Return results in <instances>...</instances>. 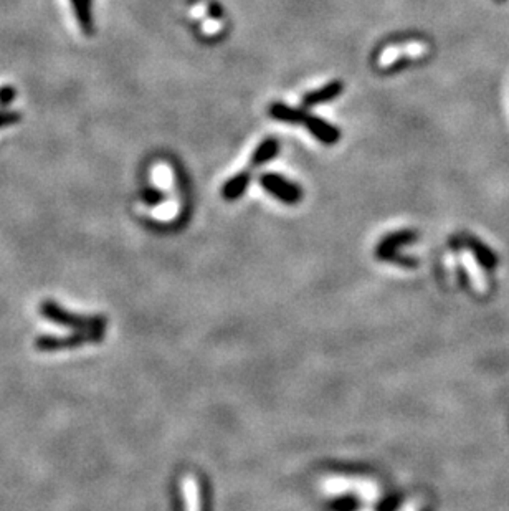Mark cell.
Here are the masks:
<instances>
[{"instance_id":"cell-1","label":"cell","mask_w":509,"mask_h":511,"mask_svg":"<svg viewBox=\"0 0 509 511\" xmlns=\"http://www.w3.org/2000/svg\"><path fill=\"white\" fill-rule=\"evenodd\" d=\"M40 310H42L45 318L55 321V323H58V324L70 326V328L81 329V331L91 334V336H95V338H98L100 331L103 329V320L83 318V316L72 315V313L65 311L63 308L58 306L53 301H43L42 306H40Z\"/></svg>"},{"instance_id":"cell-2","label":"cell","mask_w":509,"mask_h":511,"mask_svg":"<svg viewBox=\"0 0 509 511\" xmlns=\"http://www.w3.org/2000/svg\"><path fill=\"white\" fill-rule=\"evenodd\" d=\"M322 490L327 495H343L347 492H356L357 495L364 498L366 501H375L379 495L377 485L370 480L359 478H346V477H329L322 483Z\"/></svg>"},{"instance_id":"cell-3","label":"cell","mask_w":509,"mask_h":511,"mask_svg":"<svg viewBox=\"0 0 509 511\" xmlns=\"http://www.w3.org/2000/svg\"><path fill=\"white\" fill-rule=\"evenodd\" d=\"M260 184L265 191L272 194L273 197H276L278 201L285 202V204H298L303 197V191L298 184L291 182L286 178H283L280 174H263L260 178Z\"/></svg>"},{"instance_id":"cell-4","label":"cell","mask_w":509,"mask_h":511,"mask_svg":"<svg viewBox=\"0 0 509 511\" xmlns=\"http://www.w3.org/2000/svg\"><path fill=\"white\" fill-rule=\"evenodd\" d=\"M303 125L306 126L308 133L320 141L321 144H324V146H334V144L339 143L340 133L338 127L327 123L326 120H322V118L316 116V114L308 113Z\"/></svg>"},{"instance_id":"cell-5","label":"cell","mask_w":509,"mask_h":511,"mask_svg":"<svg viewBox=\"0 0 509 511\" xmlns=\"http://www.w3.org/2000/svg\"><path fill=\"white\" fill-rule=\"evenodd\" d=\"M343 91H344V83L340 80H334L326 83L324 86L318 88V90L309 91V93L303 96L301 103H303V107L306 108L320 107V104H326L329 103V101L336 100Z\"/></svg>"},{"instance_id":"cell-6","label":"cell","mask_w":509,"mask_h":511,"mask_svg":"<svg viewBox=\"0 0 509 511\" xmlns=\"http://www.w3.org/2000/svg\"><path fill=\"white\" fill-rule=\"evenodd\" d=\"M268 114L273 120L288 123V125H303L306 120L308 113L303 109L290 107V104L281 103V101H274L268 107Z\"/></svg>"},{"instance_id":"cell-7","label":"cell","mask_w":509,"mask_h":511,"mask_svg":"<svg viewBox=\"0 0 509 511\" xmlns=\"http://www.w3.org/2000/svg\"><path fill=\"white\" fill-rule=\"evenodd\" d=\"M85 339H95V336H91V334L88 333L73 334V336H65V338L42 336L37 339L35 346H37L40 351H53V349H61V347L77 346L79 343H85Z\"/></svg>"},{"instance_id":"cell-8","label":"cell","mask_w":509,"mask_h":511,"mask_svg":"<svg viewBox=\"0 0 509 511\" xmlns=\"http://www.w3.org/2000/svg\"><path fill=\"white\" fill-rule=\"evenodd\" d=\"M278 152H280V143H278L276 138L263 139L258 146H256L253 154H251L250 164L251 166L267 164L268 161H272L278 156Z\"/></svg>"},{"instance_id":"cell-9","label":"cell","mask_w":509,"mask_h":511,"mask_svg":"<svg viewBox=\"0 0 509 511\" xmlns=\"http://www.w3.org/2000/svg\"><path fill=\"white\" fill-rule=\"evenodd\" d=\"M251 175L249 171H243V173H238L237 175H233L232 179H228L225 182V186L222 189V196L227 201H235L238 197L245 192V189L249 187Z\"/></svg>"},{"instance_id":"cell-10","label":"cell","mask_w":509,"mask_h":511,"mask_svg":"<svg viewBox=\"0 0 509 511\" xmlns=\"http://www.w3.org/2000/svg\"><path fill=\"white\" fill-rule=\"evenodd\" d=\"M182 495L185 511H201V493L196 477L185 475L182 480Z\"/></svg>"},{"instance_id":"cell-11","label":"cell","mask_w":509,"mask_h":511,"mask_svg":"<svg viewBox=\"0 0 509 511\" xmlns=\"http://www.w3.org/2000/svg\"><path fill=\"white\" fill-rule=\"evenodd\" d=\"M462 263H463V267L468 270V273H470V280H471L473 286H475L476 292L486 293V290H488V283H486L483 272H481V268L478 267L475 257H473L470 252H462Z\"/></svg>"},{"instance_id":"cell-12","label":"cell","mask_w":509,"mask_h":511,"mask_svg":"<svg viewBox=\"0 0 509 511\" xmlns=\"http://www.w3.org/2000/svg\"><path fill=\"white\" fill-rule=\"evenodd\" d=\"M91 2L93 0H72L75 15L79 24V29L86 35H91L95 32V25H93V14H91Z\"/></svg>"},{"instance_id":"cell-13","label":"cell","mask_w":509,"mask_h":511,"mask_svg":"<svg viewBox=\"0 0 509 511\" xmlns=\"http://www.w3.org/2000/svg\"><path fill=\"white\" fill-rule=\"evenodd\" d=\"M13 98H15V91H13V88L10 86L0 88V104H8Z\"/></svg>"},{"instance_id":"cell-14","label":"cell","mask_w":509,"mask_h":511,"mask_svg":"<svg viewBox=\"0 0 509 511\" xmlns=\"http://www.w3.org/2000/svg\"><path fill=\"white\" fill-rule=\"evenodd\" d=\"M19 120H20L19 113H0V126L12 125V123H17Z\"/></svg>"},{"instance_id":"cell-15","label":"cell","mask_w":509,"mask_h":511,"mask_svg":"<svg viewBox=\"0 0 509 511\" xmlns=\"http://www.w3.org/2000/svg\"><path fill=\"white\" fill-rule=\"evenodd\" d=\"M364 511H369V510H364Z\"/></svg>"}]
</instances>
